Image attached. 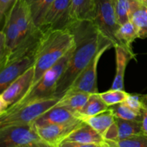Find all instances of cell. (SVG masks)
Instances as JSON below:
<instances>
[{
    "label": "cell",
    "instance_id": "18",
    "mask_svg": "<svg viewBox=\"0 0 147 147\" xmlns=\"http://www.w3.org/2000/svg\"><path fill=\"white\" fill-rule=\"evenodd\" d=\"M90 95L86 92L68 90L56 106L65 108L78 114L87 103Z\"/></svg>",
    "mask_w": 147,
    "mask_h": 147
},
{
    "label": "cell",
    "instance_id": "14",
    "mask_svg": "<svg viewBox=\"0 0 147 147\" xmlns=\"http://www.w3.org/2000/svg\"><path fill=\"white\" fill-rule=\"evenodd\" d=\"M116 70L111 89L124 90L125 70L128 63L132 59H136V54L132 49L126 48L122 45H116Z\"/></svg>",
    "mask_w": 147,
    "mask_h": 147
},
{
    "label": "cell",
    "instance_id": "2",
    "mask_svg": "<svg viewBox=\"0 0 147 147\" xmlns=\"http://www.w3.org/2000/svg\"><path fill=\"white\" fill-rule=\"evenodd\" d=\"M45 31L38 57L34 65L32 86L75 46L74 35L70 29Z\"/></svg>",
    "mask_w": 147,
    "mask_h": 147
},
{
    "label": "cell",
    "instance_id": "16",
    "mask_svg": "<svg viewBox=\"0 0 147 147\" xmlns=\"http://www.w3.org/2000/svg\"><path fill=\"white\" fill-rule=\"evenodd\" d=\"M130 20L139 32V38L147 37V5L143 0H131Z\"/></svg>",
    "mask_w": 147,
    "mask_h": 147
},
{
    "label": "cell",
    "instance_id": "21",
    "mask_svg": "<svg viewBox=\"0 0 147 147\" xmlns=\"http://www.w3.org/2000/svg\"><path fill=\"white\" fill-rule=\"evenodd\" d=\"M109 109V106L103 101L99 93H93L90 96L83 109L78 113V116L80 119H83V118L93 116L103 113Z\"/></svg>",
    "mask_w": 147,
    "mask_h": 147
},
{
    "label": "cell",
    "instance_id": "23",
    "mask_svg": "<svg viewBox=\"0 0 147 147\" xmlns=\"http://www.w3.org/2000/svg\"><path fill=\"white\" fill-rule=\"evenodd\" d=\"M116 38L120 45L132 49L131 45L136 39L139 38V32L131 20L120 26L116 32Z\"/></svg>",
    "mask_w": 147,
    "mask_h": 147
},
{
    "label": "cell",
    "instance_id": "5",
    "mask_svg": "<svg viewBox=\"0 0 147 147\" xmlns=\"http://www.w3.org/2000/svg\"><path fill=\"white\" fill-rule=\"evenodd\" d=\"M96 15L93 22L102 36L113 44L120 45L116 32L120 27L115 12L113 0H96Z\"/></svg>",
    "mask_w": 147,
    "mask_h": 147
},
{
    "label": "cell",
    "instance_id": "27",
    "mask_svg": "<svg viewBox=\"0 0 147 147\" xmlns=\"http://www.w3.org/2000/svg\"><path fill=\"white\" fill-rule=\"evenodd\" d=\"M113 4H114L116 18L120 26L129 21L131 1V0H113Z\"/></svg>",
    "mask_w": 147,
    "mask_h": 147
},
{
    "label": "cell",
    "instance_id": "7",
    "mask_svg": "<svg viewBox=\"0 0 147 147\" xmlns=\"http://www.w3.org/2000/svg\"><path fill=\"white\" fill-rule=\"evenodd\" d=\"M40 139L34 123L0 128V147H22Z\"/></svg>",
    "mask_w": 147,
    "mask_h": 147
},
{
    "label": "cell",
    "instance_id": "1",
    "mask_svg": "<svg viewBox=\"0 0 147 147\" xmlns=\"http://www.w3.org/2000/svg\"><path fill=\"white\" fill-rule=\"evenodd\" d=\"M74 35L75 48L68 65L57 83L55 96L62 98L70 88L78 76L87 67L106 42H111L99 32L93 21L74 22L69 27Z\"/></svg>",
    "mask_w": 147,
    "mask_h": 147
},
{
    "label": "cell",
    "instance_id": "10",
    "mask_svg": "<svg viewBox=\"0 0 147 147\" xmlns=\"http://www.w3.org/2000/svg\"><path fill=\"white\" fill-rule=\"evenodd\" d=\"M74 21L71 17V0H55L40 28L45 30L69 29Z\"/></svg>",
    "mask_w": 147,
    "mask_h": 147
},
{
    "label": "cell",
    "instance_id": "11",
    "mask_svg": "<svg viewBox=\"0 0 147 147\" xmlns=\"http://www.w3.org/2000/svg\"><path fill=\"white\" fill-rule=\"evenodd\" d=\"M4 20L2 29L0 32V65L5 61L21 41L20 29L11 9L7 13Z\"/></svg>",
    "mask_w": 147,
    "mask_h": 147
},
{
    "label": "cell",
    "instance_id": "12",
    "mask_svg": "<svg viewBox=\"0 0 147 147\" xmlns=\"http://www.w3.org/2000/svg\"><path fill=\"white\" fill-rule=\"evenodd\" d=\"M83 123V121L78 119L67 123L37 127V130L42 140L57 146Z\"/></svg>",
    "mask_w": 147,
    "mask_h": 147
},
{
    "label": "cell",
    "instance_id": "17",
    "mask_svg": "<svg viewBox=\"0 0 147 147\" xmlns=\"http://www.w3.org/2000/svg\"><path fill=\"white\" fill-rule=\"evenodd\" d=\"M64 141L98 144H103L105 142L104 138L84 121L79 127L73 131Z\"/></svg>",
    "mask_w": 147,
    "mask_h": 147
},
{
    "label": "cell",
    "instance_id": "22",
    "mask_svg": "<svg viewBox=\"0 0 147 147\" xmlns=\"http://www.w3.org/2000/svg\"><path fill=\"white\" fill-rule=\"evenodd\" d=\"M30 7L34 25L42 27L45 17L55 0H26Z\"/></svg>",
    "mask_w": 147,
    "mask_h": 147
},
{
    "label": "cell",
    "instance_id": "30",
    "mask_svg": "<svg viewBox=\"0 0 147 147\" xmlns=\"http://www.w3.org/2000/svg\"><path fill=\"white\" fill-rule=\"evenodd\" d=\"M143 133L147 136V94L142 95V108L141 111Z\"/></svg>",
    "mask_w": 147,
    "mask_h": 147
},
{
    "label": "cell",
    "instance_id": "19",
    "mask_svg": "<svg viewBox=\"0 0 147 147\" xmlns=\"http://www.w3.org/2000/svg\"><path fill=\"white\" fill-rule=\"evenodd\" d=\"M96 0H71V17L74 22L93 21L96 15Z\"/></svg>",
    "mask_w": 147,
    "mask_h": 147
},
{
    "label": "cell",
    "instance_id": "8",
    "mask_svg": "<svg viewBox=\"0 0 147 147\" xmlns=\"http://www.w3.org/2000/svg\"><path fill=\"white\" fill-rule=\"evenodd\" d=\"M34 76V67L17 78L0 94V114L20 101L32 86Z\"/></svg>",
    "mask_w": 147,
    "mask_h": 147
},
{
    "label": "cell",
    "instance_id": "28",
    "mask_svg": "<svg viewBox=\"0 0 147 147\" xmlns=\"http://www.w3.org/2000/svg\"><path fill=\"white\" fill-rule=\"evenodd\" d=\"M99 94L103 101L109 106V107H110L113 105L124 102L129 93H126L124 90L111 88L110 90Z\"/></svg>",
    "mask_w": 147,
    "mask_h": 147
},
{
    "label": "cell",
    "instance_id": "3",
    "mask_svg": "<svg viewBox=\"0 0 147 147\" xmlns=\"http://www.w3.org/2000/svg\"><path fill=\"white\" fill-rule=\"evenodd\" d=\"M74 48L75 46L67 54L65 55L53 67L45 73L41 78L34 86H32L27 94L20 101L7 109L4 113L12 112L32 102L55 96L57 83L63 73L67 68Z\"/></svg>",
    "mask_w": 147,
    "mask_h": 147
},
{
    "label": "cell",
    "instance_id": "9",
    "mask_svg": "<svg viewBox=\"0 0 147 147\" xmlns=\"http://www.w3.org/2000/svg\"><path fill=\"white\" fill-rule=\"evenodd\" d=\"M111 47H113L111 42H106L101 46L93 60L73 82L69 90H79L90 94L98 93L97 86L98 64L103 53Z\"/></svg>",
    "mask_w": 147,
    "mask_h": 147
},
{
    "label": "cell",
    "instance_id": "34",
    "mask_svg": "<svg viewBox=\"0 0 147 147\" xmlns=\"http://www.w3.org/2000/svg\"><path fill=\"white\" fill-rule=\"evenodd\" d=\"M143 1H144V2L145 4H146L147 5V0H143Z\"/></svg>",
    "mask_w": 147,
    "mask_h": 147
},
{
    "label": "cell",
    "instance_id": "25",
    "mask_svg": "<svg viewBox=\"0 0 147 147\" xmlns=\"http://www.w3.org/2000/svg\"><path fill=\"white\" fill-rule=\"evenodd\" d=\"M105 143L111 147H147V136L141 134L116 142L105 141Z\"/></svg>",
    "mask_w": 147,
    "mask_h": 147
},
{
    "label": "cell",
    "instance_id": "13",
    "mask_svg": "<svg viewBox=\"0 0 147 147\" xmlns=\"http://www.w3.org/2000/svg\"><path fill=\"white\" fill-rule=\"evenodd\" d=\"M11 9L20 29L21 40L33 34L39 28L34 25L30 7L26 0H16Z\"/></svg>",
    "mask_w": 147,
    "mask_h": 147
},
{
    "label": "cell",
    "instance_id": "32",
    "mask_svg": "<svg viewBox=\"0 0 147 147\" xmlns=\"http://www.w3.org/2000/svg\"><path fill=\"white\" fill-rule=\"evenodd\" d=\"M15 1L16 0H0V20L1 22Z\"/></svg>",
    "mask_w": 147,
    "mask_h": 147
},
{
    "label": "cell",
    "instance_id": "6",
    "mask_svg": "<svg viewBox=\"0 0 147 147\" xmlns=\"http://www.w3.org/2000/svg\"><path fill=\"white\" fill-rule=\"evenodd\" d=\"M42 41L28 53L11 60L0 69V92H2L14 80L24 74L29 69L34 67L38 57Z\"/></svg>",
    "mask_w": 147,
    "mask_h": 147
},
{
    "label": "cell",
    "instance_id": "15",
    "mask_svg": "<svg viewBox=\"0 0 147 147\" xmlns=\"http://www.w3.org/2000/svg\"><path fill=\"white\" fill-rule=\"evenodd\" d=\"M77 113L71 111L65 108L55 106L46 111L34 123L36 127L67 123L76 119H78Z\"/></svg>",
    "mask_w": 147,
    "mask_h": 147
},
{
    "label": "cell",
    "instance_id": "31",
    "mask_svg": "<svg viewBox=\"0 0 147 147\" xmlns=\"http://www.w3.org/2000/svg\"><path fill=\"white\" fill-rule=\"evenodd\" d=\"M103 144H86L80 143L76 142H69V141H63L59 144L56 147H102Z\"/></svg>",
    "mask_w": 147,
    "mask_h": 147
},
{
    "label": "cell",
    "instance_id": "33",
    "mask_svg": "<svg viewBox=\"0 0 147 147\" xmlns=\"http://www.w3.org/2000/svg\"><path fill=\"white\" fill-rule=\"evenodd\" d=\"M22 147H56L54 145H52L50 144L47 143V142H45V141L40 140L36 141V142H32V143L26 145V146H22Z\"/></svg>",
    "mask_w": 147,
    "mask_h": 147
},
{
    "label": "cell",
    "instance_id": "24",
    "mask_svg": "<svg viewBox=\"0 0 147 147\" xmlns=\"http://www.w3.org/2000/svg\"><path fill=\"white\" fill-rule=\"evenodd\" d=\"M116 122L118 125V131H119L117 141L130 137L134 135L144 134L142 130V121L123 120V119H116Z\"/></svg>",
    "mask_w": 147,
    "mask_h": 147
},
{
    "label": "cell",
    "instance_id": "4",
    "mask_svg": "<svg viewBox=\"0 0 147 147\" xmlns=\"http://www.w3.org/2000/svg\"><path fill=\"white\" fill-rule=\"evenodd\" d=\"M61 98L57 96L32 102L12 112L0 114V128L12 125L32 124L46 111L57 104Z\"/></svg>",
    "mask_w": 147,
    "mask_h": 147
},
{
    "label": "cell",
    "instance_id": "20",
    "mask_svg": "<svg viewBox=\"0 0 147 147\" xmlns=\"http://www.w3.org/2000/svg\"><path fill=\"white\" fill-rule=\"evenodd\" d=\"M82 120L85 123H88L89 126H91L104 138L109 128L116 121V117L113 111L110 109H109L103 113L93 116L83 118Z\"/></svg>",
    "mask_w": 147,
    "mask_h": 147
},
{
    "label": "cell",
    "instance_id": "29",
    "mask_svg": "<svg viewBox=\"0 0 147 147\" xmlns=\"http://www.w3.org/2000/svg\"><path fill=\"white\" fill-rule=\"evenodd\" d=\"M123 103H126L130 109L141 114L142 108V94L129 93Z\"/></svg>",
    "mask_w": 147,
    "mask_h": 147
},
{
    "label": "cell",
    "instance_id": "26",
    "mask_svg": "<svg viewBox=\"0 0 147 147\" xmlns=\"http://www.w3.org/2000/svg\"><path fill=\"white\" fill-rule=\"evenodd\" d=\"M109 109L113 111L116 119L131 121L142 120V116L140 113L132 110L123 102L110 106Z\"/></svg>",
    "mask_w": 147,
    "mask_h": 147
}]
</instances>
